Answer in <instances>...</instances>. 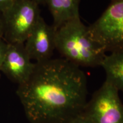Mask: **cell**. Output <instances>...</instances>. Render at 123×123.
<instances>
[{"label": "cell", "mask_w": 123, "mask_h": 123, "mask_svg": "<svg viewBox=\"0 0 123 123\" xmlns=\"http://www.w3.org/2000/svg\"><path fill=\"white\" fill-rule=\"evenodd\" d=\"M87 93L85 73L63 58L35 62L17 90L30 123H69L83 112Z\"/></svg>", "instance_id": "6da1fadb"}, {"label": "cell", "mask_w": 123, "mask_h": 123, "mask_svg": "<svg viewBox=\"0 0 123 123\" xmlns=\"http://www.w3.org/2000/svg\"><path fill=\"white\" fill-rule=\"evenodd\" d=\"M55 49L63 58L78 67L100 66L105 50L91 37L80 17L55 29Z\"/></svg>", "instance_id": "7a4b0ae2"}, {"label": "cell", "mask_w": 123, "mask_h": 123, "mask_svg": "<svg viewBox=\"0 0 123 123\" xmlns=\"http://www.w3.org/2000/svg\"><path fill=\"white\" fill-rule=\"evenodd\" d=\"M2 14V39L9 44H24L41 17L39 4L33 0H15Z\"/></svg>", "instance_id": "3957f363"}, {"label": "cell", "mask_w": 123, "mask_h": 123, "mask_svg": "<svg viewBox=\"0 0 123 123\" xmlns=\"http://www.w3.org/2000/svg\"><path fill=\"white\" fill-rule=\"evenodd\" d=\"M88 30L92 39L105 52H123V0L111 1Z\"/></svg>", "instance_id": "277c9868"}, {"label": "cell", "mask_w": 123, "mask_h": 123, "mask_svg": "<svg viewBox=\"0 0 123 123\" xmlns=\"http://www.w3.org/2000/svg\"><path fill=\"white\" fill-rule=\"evenodd\" d=\"M119 92L105 80L87 103L83 112L94 123H123V104Z\"/></svg>", "instance_id": "5b68a950"}, {"label": "cell", "mask_w": 123, "mask_h": 123, "mask_svg": "<svg viewBox=\"0 0 123 123\" xmlns=\"http://www.w3.org/2000/svg\"><path fill=\"white\" fill-rule=\"evenodd\" d=\"M32 61L41 62L51 59L55 49V29L40 18L24 43Z\"/></svg>", "instance_id": "8992f818"}, {"label": "cell", "mask_w": 123, "mask_h": 123, "mask_svg": "<svg viewBox=\"0 0 123 123\" xmlns=\"http://www.w3.org/2000/svg\"><path fill=\"white\" fill-rule=\"evenodd\" d=\"M34 65L24 44L8 43L1 71L9 79L18 84L22 83L31 74Z\"/></svg>", "instance_id": "52a82bcc"}, {"label": "cell", "mask_w": 123, "mask_h": 123, "mask_svg": "<svg viewBox=\"0 0 123 123\" xmlns=\"http://www.w3.org/2000/svg\"><path fill=\"white\" fill-rule=\"evenodd\" d=\"M80 0H46L56 29L71 20L80 17Z\"/></svg>", "instance_id": "ba28073f"}, {"label": "cell", "mask_w": 123, "mask_h": 123, "mask_svg": "<svg viewBox=\"0 0 123 123\" xmlns=\"http://www.w3.org/2000/svg\"><path fill=\"white\" fill-rule=\"evenodd\" d=\"M100 66L105 71V80L123 93V52L106 55Z\"/></svg>", "instance_id": "9c48e42d"}, {"label": "cell", "mask_w": 123, "mask_h": 123, "mask_svg": "<svg viewBox=\"0 0 123 123\" xmlns=\"http://www.w3.org/2000/svg\"><path fill=\"white\" fill-rule=\"evenodd\" d=\"M69 123H94L87 115L83 112L72 120Z\"/></svg>", "instance_id": "30bf717a"}, {"label": "cell", "mask_w": 123, "mask_h": 123, "mask_svg": "<svg viewBox=\"0 0 123 123\" xmlns=\"http://www.w3.org/2000/svg\"><path fill=\"white\" fill-rule=\"evenodd\" d=\"M8 43L5 42L2 38L0 39V72L1 71L3 62H4Z\"/></svg>", "instance_id": "8fae6325"}, {"label": "cell", "mask_w": 123, "mask_h": 123, "mask_svg": "<svg viewBox=\"0 0 123 123\" xmlns=\"http://www.w3.org/2000/svg\"><path fill=\"white\" fill-rule=\"evenodd\" d=\"M15 0H0V12L4 13L13 5Z\"/></svg>", "instance_id": "7c38bea8"}, {"label": "cell", "mask_w": 123, "mask_h": 123, "mask_svg": "<svg viewBox=\"0 0 123 123\" xmlns=\"http://www.w3.org/2000/svg\"><path fill=\"white\" fill-rule=\"evenodd\" d=\"M4 33V18L3 14L0 12V38H2Z\"/></svg>", "instance_id": "4fadbf2b"}, {"label": "cell", "mask_w": 123, "mask_h": 123, "mask_svg": "<svg viewBox=\"0 0 123 123\" xmlns=\"http://www.w3.org/2000/svg\"><path fill=\"white\" fill-rule=\"evenodd\" d=\"M33 1H35V2H37L38 4H44V3H46V0H33Z\"/></svg>", "instance_id": "5bb4252c"}, {"label": "cell", "mask_w": 123, "mask_h": 123, "mask_svg": "<svg viewBox=\"0 0 123 123\" xmlns=\"http://www.w3.org/2000/svg\"><path fill=\"white\" fill-rule=\"evenodd\" d=\"M111 1H112V0H111Z\"/></svg>", "instance_id": "9a60e30c"}, {"label": "cell", "mask_w": 123, "mask_h": 123, "mask_svg": "<svg viewBox=\"0 0 123 123\" xmlns=\"http://www.w3.org/2000/svg\"><path fill=\"white\" fill-rule=\"evenodd\" d=\"M0 39H1V38H0Z\"/></svg>", "instance_id": "2e32d148"}]
</instances>
